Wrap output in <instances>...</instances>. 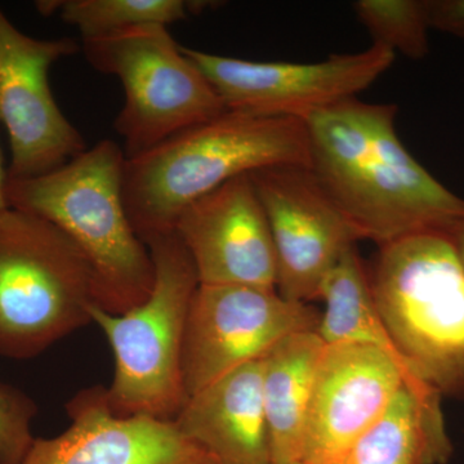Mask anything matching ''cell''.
Segmentation results:
<instances>
[{
    "mask_svg": "<svg viewBox=\"0 0 464 464\" xmlns=\"http://www.w3.org/2000/svg\"><path fill=\"white\" fill-rule=\"evenodd\" d=\"M264 206L275 255L276 290L308 304L359 237L310 167L276 166L250 174Z\"/></svg>",
    "mask_w": 464,
    "mask_h": 464,
    "instance_id": "obj_11",
    "label": "cell"
},
{
    "mask_svg": "<svg viewBox=\"0 0 464 464\" xmlns=\"http://www.w3.org/2000/svg\"><path fill=\"white\" fill-rule=\"evenodd\" d=\"M286 464H306V463L302 462V460H299V462H293V463H286Z\"/></svg>",
    "mask_w": 464,
    "mask_h": 464,
    "instance_id": "obj_25",
    "label": "cell"
},
{
    "mask_svg": "<svg viewBox=\"0 0 464 464\" xmlns=\"http://www.w3.org/2000/svg\"><path fill=\"white\" fill-rule=\"evenodd\" d=\"M324 343L316 331L293 333L262 359V395L273 464L299 462Z\"/></svg>",
    "mask_w": 464,
    "mask_h": 464,
    "instance_id": "obj_16",
    "label": "cell"
},
{
    "mask_svg": "<svg viewBox=\"0 0 464 464\" xmlns=\"http://www.w3.org/2000/svg\"><path fill=\"white\" fill-rule=\"evenodd\" d=\"M67 413L66 431L35 438L20 464H219L174 420L112 413L103 387L79 392Z\"/></svg>",
    "mask_w": 464,
    "mask_h": 464,
    "instance_id": "obj_14",
    "label": "cell"
},
{
    "mask_svg": "<svg viewBox=\"0 0 464 464\" xmlns=\"http://www.w3.org/2000/svg\"><path fill=\"white\" fill-rule=\"evenodd\" d=\"M145 244L155 267L149 297L121 315L94 306L91 319L114 355V377L106 389L112 413L174 420L186 401L183 337L200 284L176 231L154 235Z\"/></svg>",
    "mask_w": 464,
    "mask_h": 464,
    "instance_id": "obj_5",
    "label": "cell"
},
{
    "mask_svg": "<svg viewBox=\"0 0 464 464\" xmlns=\"http://www.w3.org/2000/svg\"><path fill=\"white\" fill-rule=\"evenodd\" d=\"M96 283L66 234L32 213H0V356L29 360L92 323Z\"/></svg>",
    "mask_w": 464,
    "mask_h": 464,
    "instance_id": "obj_6",
    "label": "cell"
},
{
    "mask_svg": "<svg viewBox=\"0 0 464 464\" xmlns=\"http://www.w3.org/2000/svg\"><path fill=\"white\" fill-rule=\"evenodd\" d=\"M391 103L342 101L307 119L311 169L360 240L387 246L414 235H450L464 199L420 164L396 132Z\"/></svg>",
    "mask_w": 464,
    "mask_h": 464,
    "instance_id": "obj_1",
    "label": "cell"
},
{
    "mask_svg": "<svg viewBox=\"0 0 464 464\" xmlns=\"http://www.w3.org/2000/svg\"><path fill=\"white\" fill-rule=\"evenodd\" d=\"M124 163L123 148L101 140L50 173L7 182L9 208L51 222L83 253L97 304L112 315L141 304L155 280L148 246L125 208Z\"/></svg>",
    "mask_w": 464,
    "mask_h": 464,
    "instance_id": "obj_3",
    "label": "cell"
},
{
    "mask_svg": "<svg viewBox=\"0 0 464 464\" xmlns=\"http://www.w3.org/2000/svg\"><path fill=\"white\" fill-rule=\"evenodd\" d=\"M311 168L306 121L226 110L125 159L123 198L143 243L174 231L183 210L226 182L265 168Z\"/></svg>",
    "mask_w": 464,
    "mask_h": 464,
    "instance_id": "obj_2",
    "label": "cell"
},
{
    "mask_svg": "<svg viewBox=\"0 0 464 464\" xmlns=\"http://www.w3.org/2000/svg\"><path fill=\"white\" fill-rule=\"evenodd\" d=\"M208 5L188 0H42L35 8L43 16L60 17L78 30L82 41H91L130 27L168 26Z\"/></svg>",
    "mask_w": 464,
    "mask_h": 464,
    "instance_id": "obj_19",
    "label": "cell"
},
{
    "mask_svg": "<svg viewBox=\"0 0 464 464\" xmlns=\"http://www.w3.org/2000/svg\"><path fill=\"white\" fill-rule=\"evenodd\" d=\"M319 299H323L325 308L320 315L316 332L324 343L372 344L389 353L413 373L384 328L375 306L369 275L357 255L356 246L344 253L325 277Z\"/></svg>",
    "mask_w": 464,
    "mask_h": 464,
    "instance_id": "obj_18",
    "label": "cell"
},
{
    "mask_svg": "<svg viewBox=\"0 0 464 464\" xmlns=\"http://www.w3.org/2000/svg\"><path fill=\"white\" fill-rule=\"evenodd\" d=\"M353 9L373 44L411 60H422L429 54L431 27L427 0H359Z\"/></svg>",
    "mask_w": 464,
    "mask_h": 464,
    "instance_id": "obj_20",
    "label": "cell"
},
{
    "mask_svg": "<svg viewBox=\"0 0 464 464\" xmlns=\"http://www.w3.org/2000/svg\"><path fill=\"white\" fill-rule=\"evenodd\" d=\"M406 383L429 386L381 348L326 344L308 408L302 462H338Z\"/></svg>",
    "mask_w": 464,
    "mask_h": 464,
    "instance_id": "obj_12",
    "label": "cell"
},
{
    "mask_svg": "<svg viewBox=\"0 0 464 464\" xmlns=\"http://www.w3.org/2000/svg\"><path fill=\"white\" fill-rule=\"evenodd\" d=\"M85 60L116 76L124 105L114 128L125 159L224 114L226 106L199 67L164 25H142L82 41Z\"/></svg>",
    "mask_w": 464,
    "mask_h": 464,
    "instance_id": "obj_7",
    "label": "cell"
},
{
    "mask_svg": "<svg viewBox=\"0 0 464 464\" xmlns=\"http://www.w3.org/2000/svg\"><path fill=\"white\" fill-rule=\"evenodd\" d=\"M450 237L454 244H456L458 255H459L464 268V221L460 222V224L451 231Z\"/></svg>",
    "mask_w": 464,
    "mask_h": 464,
    "instance_id": "obj_24",
    "label": "cell"
},
{
    "mask_svg": "<svg viewBox=\"0 0 464 464\" xmlns=\"http://www.w3.org/2000/svg\"><path fill=\"white\" fill-rule=\"evenodd\" d=\"M200 285L276 289L270 225L250 174L190 204L174 225Z\"/></svg>",
    "mask_w": 464,
    "mask_h": 464,
    "instance_id": "obj_13",
    "label": "cell"
},
{
    "mask_svg": "<svg viewBox=\"0 0 464 464\" xmlns=\"http://www.w3.org/2000/svg\"><path fill=\"white\" fill-rule=\"evenodd\" d=\"M430 386L406 383L380 420L334 464H445L453 454L441 411Z\"/></svg>",
    "mask_w": 464,
    "mask_h": 464,
    "instance_id": "obj_17",
    "label": "cell"
},
{
    "mask_svg": "<svg viewBox=\"0 0 464 464\" xmlns=\"http://www.w3.org/2000/svg\"><path fill=\"white\" fill-rule=\"evenodd\" d=\"M38 413L26 393L0 382V464H20L34 440L33 422Z\"/></svg>",
    "mask_w": 464,
    "mask_h": 464,
    "instance_id": "obj_21",
    "label": "cell"
},
{
    "mask_svg": "<svg viewBox=\"0 0 464 464\" xmlns=\"http://www.w3.org/2000/svg\"><path fill=\"white\" fill-rule=\"evenodd\" d=\"M7 168L5 167V161H3L2 150H0V213H2L3 210L8 209L9 208L7 201Z\"/></svg>",
    "mask_w": 464,
    "mask_h": 464,
    "instance_id": "obj_23",
    "label": "cell"
},
{
    "mask_svg": "<svg viewBox=\"0 0 464 464\" xmlns=\"http://www.w3.org/2000/svg\"><path fill=\"white\" fill-rule=\"evenodd\" d=\"M320 315L276 289L199 285L182 348L186 399L240 366L258 362L293 333L316 331Z\"/></svg>",
    "mask_w": 464,
    "mask_h": 464,
    "instance_id": "obj_9",
    "label": "cell"
},
{
    "mask_svg": "<svg viewBox=\"0 0 464 464\" xmlns=\"http://www.w3.org/2000/svg\"><path fill=\"white\" fill-rule=\"evenodd\" d=\"M369 283L409 368L440 395L464 399V268L450 235L380 246Z\"/></svg>",
    "mask_w": 464,
    "mask_h": 464,
    "instance_id": "obj_4",
    "label": "cell"
},
{
    "mask_svg": "<svg viewBox=\"0 0 464 464\" xmlns=\"http://www.w3.org/2000/svg\"><path fill=\"white\" fill-rule=\"evenodd\" d=\"M81 51L75 39L27 35L0 8V124L11 149L8 179L50 173L88 149L50 84L51 67Z\"/></svg>",
    "mask_w": 464,
    "mask_h": 464,
    "instance_id": "obj_8",
    "label": "cell"
},
{
    "mask_svg": "<svg viewBox=\"0 0 464 464\" xmlns=\"http://www.w3.org/2000/svg\"><path fill=\"white\" fill-rule=\"evenodd\" d=\"M219 464H273L262 395V359L186 399L174 418Z\"/></svg>",
    "mask_w": 464,
    "mask_h": 464,
    "instance_id": "obj_15",
    "label": "cell"
},
{
    "mask_svg": "<svg viewBox=\"0 0 464 464\" xmlns=\"http://www.w3.org/2000/svg\"><path fill=\"white\" fill-rule=\"evenodd\" d=\"M226 109L306 121L317 111L353 99L392 66L395 52L373 44L357 53L332 54L322 63H261L183 47Z\"/></svg>",
    "mask_w": 464,
    "mask_h": 464,
    "instance_id": "obj_10",
    "label": "cell"
},
{
    "mask_svg": "<svg viewBox=\"0 0 464 464\" xmlns=\"http://www.w3.org/2000/svg\"><path fill=\"white\" fill-rule=\"evenodd\" d=\"M431 29L464 39V0H427Z\"/></svg>",
    "mask_w": 464,
    "mask_h": 464,
    "instance_id": "obj_22",
    "label": "cell"
}]
</instances>
